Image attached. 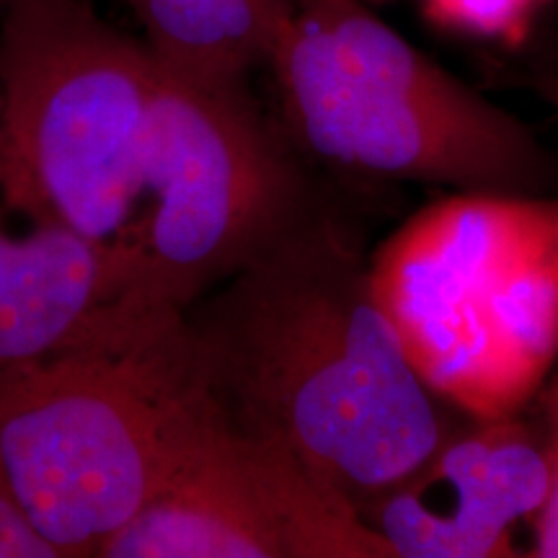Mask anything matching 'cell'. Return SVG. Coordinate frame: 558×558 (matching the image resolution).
<instances>
[{"label": "cell", "mask_w": 558, "mask_h": 558, "mask_svg": "<svg viewBox=\"0 0 558 558\" xmlns=\"http://www.w3.org/2000/svg\"><path fill=\"white\" fill-rule=\"evenodd\" d=\"M230 418L357 509L456 427L418 378L337 215H308L186 313Z\"/></svg>", "instance_id": "obj_1"}, {"label": "cell", "mask_w": 558, "mask_h": 558, "mask_svg": "<svg viewBox=\"0 0 558 558\" xmlns=\"http://www.w3.org/2000/svg\"><path fill=\"white\" fill-rule=\"evenodd\" d=\"M222 416L186 313L128 303L0 375V460L60 558L101 556Z\"/></svg>", "instance_id": "obj_2"}, {"label": "cell", "mask_w": 558, "mask_h": 558, "mask_svg": "<svg viewBox=\"0 0 558 558\" xmlns=\"http://www.w3.org/2000/svg\"><path fill=\"white\" fill-rule=\"evenodd\" d=\"M264 68L295 150L349 177L558 194L535 132L418 52L365 0H288Z\"/></svg>", "instance_id": "obj_3"}, {"label": "cell", "mask_w": 558, "mask_h": 558, "mask_svg": "<svg viewBox=\"0 0 558 558\" xmlns=\"http://www.w3.org/2000/svg\"><path fill=\"white\" fill-rule=\"evenodd\" d=\"M369 279L439 401L520 414L558 360V194L450 192L375 248Z\"/></svg>", "instance_id": "obj_4"}, {"label": "cell", "mask_w": 558, "mask_h": 558, "mask_svg": "<svg viewBox=\"0 0 558 558\" xmlns=\"http://www.w3.org/2000/svg\"><path fill=\"white\" fill-rule=\"evenodd\" d=\"M143 197L150 207L122 239L135 254L132 298L177 313H190L318 209L295 145L267 120L248 81L202 78L166 62Z\"/></svg>", "instance_id": "obj_5"}, {"label": "cell", "mask_w": 558, "mask_h": 558, "mask_svg": "<svg viewBox=\"0 0 558 558\" xmlns=\"http://www.w3.org/2000/svg\"><path fill=\"white\" fill-rule=\"evenodd\" d=\"M160 60L90 0L0 13V132L26 190L96 243H120L143 197Z\"/></svg>", "instance_id": "obj_6"}, {"label": "cell", "mask_w": 558, "mask_h": 558, "mask_svg": "<svg viewBox=\"0 0 558 558\" xmlns=\"http://www.w3.org/2000/svg\"><path fill=\"white\" fill-rule=\"evenodd\" d=\"M104 558H393L357 509L269 439L222 416Z\"/></svg>", "instance_id": "obj_7"}, {"label": "cell", "mask_w": 558, "mask_h": 558, "mask_svg": "<svg viewBox=\"0 0 558 558\" xmlns=\"http://www.w3.org/2000/svg\"><path fill=\"white\" fill-rule=\"evenodd\" d=\"M414 471L357 507L393 558L520 556L548 488L541 432L525 411L465 416Z\"/></svg>", "instance_id": "obj_8"}, {"label": "cell", "mask_w": 558, "mask_h": 558, "mask_svg": "<svg viewBox=\"0 0 558 558\" xmlns=\"http://www.w3.org/2000/svg\"><path fill=\"white\" fill-rule=\"evenodd\" d=\"M135 254L60 222L13 169L0 132V375L75 344L135 303Z\"/></svg>", "instance_id": "obj_9"}, {"label": "cell", "mask_w": 558, "mask_h": 558, "mask_svg": "<svg viewBox=\"0 0 558 558\" xmlns=\"http://www.w3.org/2000/svg\"><path fill=\"white\" fill-rule=\"evenodd\" d=\"M288 0H124L145 45L181 73L248 81Z\"/></svg>", "instance_id": "obj_10"}, {"label": "cell", "mask_w": 558, "mask_h": 558, "mask_svg": "<svg viewBox=\"0 0 558 558\" xmlns=\"http://www.w3.org/2000/svg\"><path fill=\"white\" fill-rule=\"evenodd\" d=\"M550 0H422L424 16L463 37L520 45Z\"/></svg>", "instance_id": "obj_11"}, {"label": "cell", "mask_w": 558, "mask_h": 558, "mask_svg": "<svg viewBox=\"0 0 558 558\" xmlns=\"http://www.w3.org/2000/svg\"><path fill=\"white\" fill-rule=\"evenodd\" d=\"M530 407H535L533 422L541 432L543 452H546L548 488L543 507L530 525V546L525 556L558 558V360Z\"/></svg>", "instance_id": "obj_12"}, {"label": "cell", "mask_w": 558, "mask_h": 558, "mask_svg": "<svg viewBox=\"0 0 558 558\" xmlns=\"http://www.w3.org/2000/svg\"><path fill=\"white\" fill-rule=\"evenodd\" d=\"M0 558H60L58 550L21 507L9 473L0 460Z\"/></svg>", "instance_id": "obj_13"}, {"label": "cell", "mask_w": 558, "mask_h": 558, "mask_svg": "<svg viewBox=\"0 0 558 558\" xmlns=\"http://www.w3.org/2000/svg\"><path fill=\"white\" fill-rule=\"evenodd\" d=\"M533 88H535V94H538L558 117V70H554V73H546V75H538L533 83Z\"/></svg>", "instance_id": "obj_14"}, {"label": "cell", "mask_w": 558, "mask_h": 558, "mask_svg": "<svg viewBox=\"0 0 558 558\" xmlns=\"http://www.w3.org/2000/svg\"><path fill=\"white\" fill-rule=\"evenodd\" d=\"M9 5H11V0H0V13L9 9Z\"/></svg>", "instance_id": "obj_15"}]
</instances>
